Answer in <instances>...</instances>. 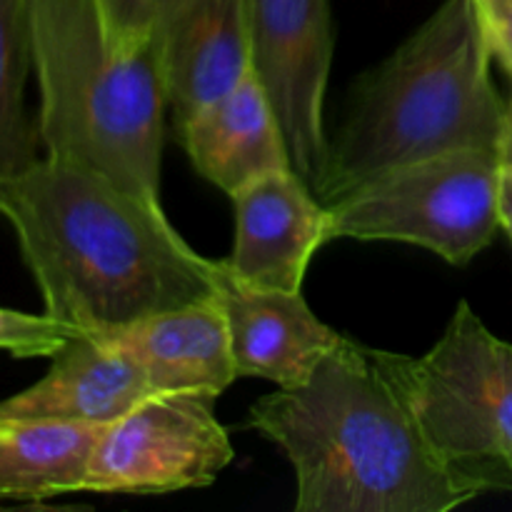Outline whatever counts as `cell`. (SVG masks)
I'll use <instances>...</instances> for the list:
<instances>
[{
  "mask_svg": "<svg viewBox=\"0 0 512 512\" xmlns=\"http://www.w3.org/2000/svg\"><path fill=\"white\" fill-rule=\"evenodd\" d=\"M0 215L45 313L80 333H110L218 288L220 260L195 253L163 205L78 163L38 158L0 188Z\"/></svg>",
  "mask_w": 512,
  "mask_h": 512,
  "instance_id": "cell-1",
  "label": "cell"
},
{
  "mask_svg": "<svg viewBox=\"0 0 512 512\" xmlns=\"http://www.w3.org/2000/svg\"><path fill=\"white\" fill-rule=\"evenodd\" d=\"M250 425L293 465L295 512H450L480 498L350 338L305 383L260 398Z\"/></svg>",
  "mask_w": 512,
  "mask_h": 512,
  "instance_id": "cell-2",
  "label": "cell"
},
{
  "mask_svg": "<svg viewBox=\"0 0 512 512\" xmlns=\"http://www.w3.org/2000/svg\"><path fill=\"white\" fill-rule=\"evenodd\" d=\"M470 0H445L390 58L360 75L328 140L315 195L325 205L398 165L460 150L500 153L508 100Z\"/></svg>",
  "mask_w": 512,
  "mask_h": 512,
  "instance_id": "cell-3",
  "label": "cell"
},
{
  "mask_svg": "<svg viewBox=\"0 0 512 512\" xmlns=\"http://www.w3.org/2000/svg\"><path fill=\"white\" fill-rule=\"evenodd\" d=\"M38 135L45 155L160 203L165 98L153 43L120 53L95 0H30Z\"/></svg>",
  "mask_w": 512,
  "mask_h": 512,
  "instance_id": "cell-4",
  "label": "cell"
},
{
  "mask_svg": "<svg viewBox=\"0 0 512 512\" xmlns=\"http://www.w3.org/2000/svg\"><path fill=\"white\" fill-rule=\"evenodd\" d=\"M433 453L478 495L512 490V343L460 300L420 358L370 350Z\"/></svg>",
  "mask_w": 512,
  "mask_h": 512,
  "instance_id": "cell-5",
  "label": "cell"
},
{
  "mask_svg": "<svg viewBox=\"0 0 512 512\" xmlns=\"http://www.w3.org/2000/svg\"><path fill=\"white\" fill-rule=\"evenodd\" d=\"M503 158L460 150L398 165L365 180L328 208V235L420 245L450 265H468L500 223Z\"/></svg>",
  "mask_w": 512,
  "mask_h": 512,
  "instance_id": "cell-6",
  "label": "cell"
},
{
  "mask_svg": "<svg viewBox=\"0 0 512 512\" xmlns=\"http://www.w3.org/2000/svg\"><path fill=\"white\" fill-rule=\"evenodd\" d=\"M213 395L155 393L105 425L83 493L168 495L208 488L233 463Z\"/></svg>",
  "mask_w": 512,
  "mask_h": 512,
  "instance_id": "cell-7",
  "label": "cell"
},
{
  "mask_svg": "<svg viewBox=\"0 0 512 512\" xmlns=\"http://www.w3.org/2000/svg\"><path fill=\"white\" fill-rule=\"evenodd\" d=\"M253 70L288 140L293 168L310 188L323 175L325 90L333 65L330 0H245Z\"/></svg>",
  "mask_w": 512,
  "mask_h": 512,
  "instance_id": "cell-8",
  "label": "cell"
},
{
  "mask_svg": "<svg viewBox=\"0 0 512 512\" xmlns=\"http://www.w3.org/2000/svg\"><path fill=\"white\" fill-rule=\"evenodd\" d=\"M150 43L175 125L253 73L245 0H158Z\"/></svg>",
  "mask_w": 512,
  "mask_h": 512,
  "instance_id": "cell-9",
  "label": "cell"
},
{
  "mask_svg": "<svg viewBox=\"0 0 512 512\" xmlns=\"http://www.w3.org/2000/svg\"><path fill=\"white\" fill-rule=\"evenodd\" d=\"M233 253L225 270L258 288L303 290L313 255L330 240L328 208L295 168L275 170L230 195Z\"/></svg>",
  "mask_w": 512,
  "mask_h": 512,
  "instance_id": "cell-10",
  "label": "cell"
},
{
  "mask_svg": "<svg viewBox=\"0 0 512 512\" xmlns=\"http://www.w3.org/2000/svg\"><path fill=\"white\" fill-rule=\"evenodd\" d=\"M230 333L238 378L270 380L278 388L305 383L343 335L310 310L300 290L248 285L218 268L215 288Z\"/></svg>",
  "mask_w": 512,
  "mask_h": 512,
  "instance_id": "cell-11",
  "label": "cell"
},
{
  "mask_svg": "<svg viewBox=\"0 0 512 512\" xmlns=\"http://www.w3.org/2000/svg\"><path fill=\"white\" fill-rule=\"evenodd\" d=\"M145 373L155 393L220 398L238 380L230 333L215 293L103 333Z\"/></svg>",
  "mask_w": 512,
  "mask_h": 512,
  "instance_id": "cell-12",
  "label": "cell"
},
{
  "mask_svg": "<svg viewBox=\"0 0 512 512\" xmlns=\"http://www.w3.org/2000/svg\"><path fill=\"white\" fill-rule=\"evenodd\" d=\"M175 133L200 178L228 195L275 170L293 168L288 140L255 70L175 125Z\"/></svg>",
  "mask_w": 512,
  "mask_h": 512,
  "instance_id": "cell-13",
  "label": "cell"
},
{
  "mask_svg": "<svg viewBox=\"0 0 512 512\" xmlns=\"http://www.w3.org/2000/svg\"><path fill=\"white\" fill-rule=\"evenodd\" d=\"M155 395L143 370L103 335L78 333L38 383L0 400V415L113 423Z\"/></svg>",
  "mask_w": 512,
  "mask_h": 512,
  "instance_id": "cell-14",
  "label": "cell"
},
{
  "mask_svg": "<svg viewBox=\"0 0 512 512\" xmlns=\"http://www.w3.org/2000/svg\"><path fill=\"white\" fill-rule=\"evenodd\" d=\"M105 425L0 415V500L43 503L83 493L90 455Z\"/></svg>",
  "mask_w": 512,
  "mask_h": 512,
  "instance_id": "cell-15",
  "label": "cell"
},
{
  "mask_svg": "<svg viewBox=\"0 0 512 512\" xmlns=\"http://www.w3.org/2000/svg\"><path fill=\"white\" fill-rule=\"evenodd\" d=\"M30 70V0H0V188L38 160V125L25 113Z\"/></svg>",
  "mask_w": 512,
  "mask_h": 512,
  "instance_id": "cell-16",
  "label": "cell"
},
{
  "mask_svg": "<svg viewBox=\"0 0 512 512\" xmlns=\"http://www.w3.org/2000/svg\"><path fill=\"white\" fill-rule=\"evenodd\" d=\"M73 325L48 313H23L0 305V350L13 358H53L78 335Z\"/></svg>",
  "mask_w": 512,
  "mask_h": 512,
  "instance_id": "cell-17",
  "label": "cell"
},
{
  "mask_svg": "<svg viewBox=\"0 0 512 512\" xmlns=\"http://www.w3.org/2000/svg\"><path fill=\"white\" fill-rule=\"evenodd\" d=\"M105 38L120 53H133L150 40L158 0H95Z\"/></svg>",
  "mask_w": 512,
  "mask_h": 512,
  "instance_id": "cell-18",
  "label": "cell"
},
{
  "mask_svg": "<svg viewBox=\"0 0 512 512\" xmlns=\"http://www.w3.org/2000/svg\"><path fill=\"white\" fill-rule=\"evenodd\" d=\"M493 58L512 75V0H470Z\"/></svg>",
  "mask_w": 512,
  "mask_h": 512,
  "instance_id": "cell-19",
  "label": "cell"
},
{
  "mask_svg": "<svg viewBox=\"0 0 512 512\" xmlns=\"http://www.w3.org/2000/svg\"><path fill=\"white\" fill-rule=\"evenodd\" d=\"M500 223L512 240V168H503V188H500Z\"/></svg>",
  "mask_w": 512,
  "mask_h": 512,
  "instance_id": "cell-20",
  "label": "cell"
},
{
  "mask_svg": "<svg viewBox=\"0 0 512 512\" xmlns=\"http://www.w3.org/2000/svg\"><path fill=\"white\" fill-rule=\"evenodd\" d=\"M500 158H503V165L512 168V90L508 98V113H505V133L503 145H500Z\"/></svg>",
  "mask_w": 512,
  "mask_h": 512,
  "instance_id": "cell-21",
  "label": "cell"
},
{
  "mask_svg": "<svg viewBox=\"0 0 512 512\" xmlns=\"http://www.w3.org/2000/svg\"><path fill=\"white\" fill-rule=\"evenodd\" d=\"M0 508H3V505H0Z\"/></svg>",
  "mask_w": 512,
  "mask_h": 512,
  "instance_id": "cell-22",
  "label": "cell"
}]
</instances>
